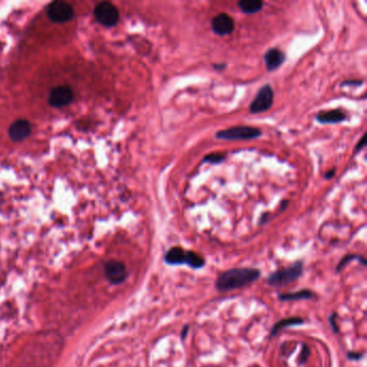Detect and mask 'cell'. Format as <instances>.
Instances as JSON below:
<instances>
[{"label":"cell","mask_w":367,"mask_h":367,"mask_svg":"<svg viewBox=\"0 0 367 367\" xmlns=\"http://www.w3.org/2000/svg\"><path fill=\"white\" fill-rule=\"evenodd\" d=\"M260 269L253 267H237L223 271L215 280V289L219 292H229L242 289L259 280Z\"/></svg>","instance_id":"cell-1"},{"label":"cell","mask_w":367,"mask_h":367,"mask_svg":"<svg viewBox=\"0 0 367 367\" xmlns=\"http://www.w3.org/2000/svg\"><path fill=\"white\" fill-rule=\"evenodd\" d=\"M164 261L167 265H187L192 269H201L205 267L206 260L197 252L191 250H184L181 247H173L164 255Z\"/></svg>","instance_id":"cell-2"},{"label":"cell","mask_w":367,"mask_h":367,"mask_svg":"<svg viewBox=\"0 0 367 367\" xmlns=\"http://www.w3.org/2000/svg\"><path fill=\"white\" fill-rule=\"evenodd\" d=\"M304 264L302 261H296L288 267L278 269L271 273L267 278L266 282L270 287L283 288L296 282L303 276Z\"/></svg>","instance_id":"cell-3"},{"label":"cell","mask_w":367,"mask_h":367,"mask_svg":"<svg viewBox=\"0 0 367 367\" xmlns=\"http://www.w3.org/2000/svg\"><path fill=\"white\" fill-rule=\"evenodd\" d=\"M262 136V132L252 126H234L215 134V138L222 140H252Z\"/></svg>","instance_id":"cell-4"},{"label":"cell","mask_w":367,"mask_h":367,"mask_svg":"<svg viewBox=\"0 0 367 367\" xmlns=\"http://www.w3.org/2000/svg\"><path fill=\"white\" fill-rule=\"evenodd\" d=\"M95 19L105 27H113L118 24L120 13L117 6L111 2H100L94 9Z\"/></svg>","instance_id":"cell-5"},{"label":"cell","mask_w":367,"mask_h":367,"mask_svg":"<svg viewBox=\"0 0 367 367\" xmlns=\"http://www.w3.org/2000/svg\"><path fill=\"white\" fill-rule=\"evenodd\" d=\"M274 103V91L269 84L263 85L251 101L249 110L253 114H259L268 111Z\"/></svg>","instance_id":"cell-6"},{"label":"cell","mask_w":367,"mask_h":367,"mask_svg":"<svg viewBox=\"0 0 367 367\" xmlns=\"http://www.w3.org/2000/svg\"><path fill=\"white\" fill-rule=\"evenodd\" d=\"M46 14L54 23H66L72 19L74 11L70 3L65 1H53L47 6Z\"/></svg>","instance_id":"cell-7"},{"label":"cell","mask_w":367,"mask_h":367,"mask_svg":"<svg viewBox=\"0 0 367 367\" xmlns=\"http://www.w3.org/2000/svg\"><path fill=\"white\" fill-rule=\"evenodd\" d=\"M105 276L112 284L123 283L127 278V268L124 263L117 260H110L105 263Z\"/></svg>","instance_id":"cell-8"},{"label":"cell","mask_w":367,"mask_h":367,"mask_svg":"<svg viewBox=\"0 0 367 367\" xmlns=\"http://www.w3.org/2000/svg\"><path fill=\"white\" fill-rule=\"evenodd\" d=\"M74 98L73 91L71 87L63 85V86H57L54 87L50 93L49 97V104L52 107L55 108H62L65 106L69 105Z\"/></svg>","instance_id":"cell-9"},{"label":"cell","mask_w":367,"mask_h":367,"mask_svg":"<svg viewBox=\"0 0 367 367\" xmlns=\"http://www.w3.org/2000/svg\"><path fill=\"white\" fill-rule=\"evenodd\" d=\"M211 28L216 35L227 36L234 31L235 22L232 16H229L226 13H220L212 18Z\"/></svg>","instance_id":"cell-10"},{"label":"cell","mask_w":367,"mask_h":367,"mask_svg":"<svg viewBox=\"0 0 367 367\" xmlns=\"http://www.w3.org/2000/svg\"><path fill=\"white\" fill-rule=\"evenodd\" d=\"M8 134L12 141H23L30 136L31 124L27 120H16L10 125Z\"/></svg>","instance_id":"cell-11"},{"label":"cell","mask_w":367,"mask_h":367,"mask_svg":"<svg viewBox=\"0 0 367 367\" xmlns=\"http://www.w3.org/2000/svg\"><path fill=\"white\" fill-rule=\"evenodd\" d=\"M285 60V54L279 49L271 47L264 54V62L268 71H274L278 69Z\"/></svg>","instance_id":"cell-12"},{"label":"cell","mask_w":367,"mask_h":367,"mask_svg":"<svg viewBox=\"0 0 367 367\" xmlns=\"http://www.w3.org/2000/svg\"><path fill=\"white\" fill-rule=\"evenodd\" d=\"M316 119L321 124H338L347 119V115L341 109H334V110L320 111L317 114Z\"/></svg>","instance_id":"cell-13"},{"label":"cell","mask_w":367,"mask_h":367,"mask_svg":"<svg viewBox=\"0 0 367 367\" xmlns=\"http://www.w3.org/2000/svg\"><path fill=\"white\" fill-rule=\"evenodd\" d=\"M305 323V320L301 317H290V318H284L282 320L278 321L273 328L270 330V335L269 338L276 337L279 333L287 328H292V326H298L303 325Z\"/></svg>","instance_id":"cell-14"},{"label":"cell","mask_w":367,"mask_h":367,"mask_svg":"<svg viewBox=\"0 0 367 367\" xmlns=\"http://www.w3.org/2000/svg\"><path fill=\"white\" fill-rule=\"evenodd\" d=\"M316 294L308 289H303L296 292H288V293L278 294V298L281 302H293V301H306L315 298Z\"/></svg>","instance_id":"cell-15"},{"label":"cell","mask_w":367,"mask_h":367,"mask_svg":"<svg viewBox=\"0 0 367 367\" xmlns=\"http://www.w3.org/2000/svg\"><path fill=\"white\" fill-rule=\"evenodd\" d=\"M237 5L240 11L246 14H254L262 10L264 3L261 0H240Z\"/></svg>","instance_id":"cell-16"},{"label":"cell","mask_w":367,"mask_h":367,"mask_svg":"<svg viewBox=\"0 0 367 367\" xmlns=\"http://www.w3.org/2000/svg\"><path fill=\"white\" fill-rule=\"evenodd\" d=\"M353 260L359 261V263L361 265H363V266H366V265H367V261H366V259L364 256L360 255V254L350 253V254L345 255L343 259L339 261V263L337 264V266H336V273H341V271L347 266V265H348Z\"/></svg>","instance_id":"cell-17"},{"label":"cell","mask_w":367,"mask_h":367,"mask_svg":"<svg viewBox=\"0 0 367 367\" xmlns=\"http://www.w3.org/2000/svg\"><path fill=\"white\" fill-rule=\"evenodd\" d=\"M224 160H225V154L210 153L203 159V162L210 163V164H219V163H222Z\"/></svg>","instance_id":"cell-18"},{"label":"cell","mask_w":367,"mask_h":367,"mask_svg":"<svg viewBox=\"0 0 367 367\" xmlns=\"http://www.w3.org/2000/svg\"><path fill=\"white\" fill-rule=\"evenodd\" d=\"M310 353H311V351H310L309 347L306 344H303L300 357H298V364H300L301 366H303V365H305L306 363H307L308 359L310 357Z\"/></svg>","instance_id":"cell-19"},{"label":"cell","mask_w":367,"mask_h":367,"mask_svg":"<svg viewBox=\"0 0 367 367\" xmlns=\"http://www.w3.org/2000/svg\"><path fill=\"white\" fill-rule=\"evenodd\" d=\"M364 356H365L364 353L356 351H349L347 353V358H348V360H350V361H360V360H362L364 358Z\"/></svg>","instance_id":"cell-20"},{"label":"cell","mask_w":367,"mask_h":367,"mask_svg":"<svg viewBox=\"0 0 367 367\" xmlns=\"http://www.w3.org/2000/svg\"><path fill=\"white\" fill-rule=\"evenodd\" d=\"M336 319H337V314H336V312H333V314L329 318V322H330V325H331L333 332L336 333V334H338L339 328H338V325L336 323Z\"/></svg>","instance_id":"cell-21"},{"label":"cell","mask_w":367,"mask_h":367,"mask_svg":"<svg viewBox=\"0 0 367 367\" xmlns=\"http://www.w3.org/2000/svg\"><path fill=\"white\" fill-rule=\"evenodd\" d=\"M365 144H366V136L364 135L363 136V137H362V139L361 140H360V142H359V144L357 145V148H356V153L359 151H361L362 150V149H363V147L365 146Z\"/></svg>","instance_id":"cell-22"},{"label":"cell","mask_w":367,"mask_h":367,"mask_svg":"<svg viewBox=\"0 0 367 367\" xmlns=\"http://www.w3.org/2000/svg\"><path fill=\"white\" fill-rule=\"evenodd\" d=\"M188 330H189V325H188V324H186V325L183 326L182 332H181V339H182V341H184L185 337L187 336V334H188Z\"/></svg>","instance_id":"cell-23"},{"label":"cell","mask_w":367,"mask_h":367,"mask_svg":"<svg viewBox=\"0 0 367 367\" xmlns=\"http://www.w3.org/2000/svg\"><path fill=\"white\" fill-rule=\"evenodd\" d=\"M363 83V81H360V80H349V81H345V82L343 83V84H348V85H352V84H355V85H361Z\"/></svg>","instance_id":"cell-24"},{"label":"cell","mask_w":367,"mask_h":367,"mask_svg":"<svg viewBox=\"0 0 367 367\" xmlns=\"http://www.w3.org/2000/svg\"><path fill=\"white\" fill-rule=\"evenodd\" d=\"M225 67H226L225 64H217V65L215 64V65H213V68L216 70H223Z\"/></svg>","instance_id":"cell-25"},{"label":"cell","mask_w":367,"mask_h":367,"mask_svg":"<svg viewBox=\"0 0 367 367\" xmlns=\"http://www.w3.org/2000/svg\"><path fill=\"white\" fill-rule=\"evenodd\" d=\"M334 175H335V171H330V172H328V174H325V178L331 179V178H333V177H334Z\"/></svg>","instance_id":"cell-26"},{"label":"cell","mask_w":367,"mask_h":367,"mask_svg":"<svg viewBox=\"0 0 367 367\" xmlns=\"http://www.w3.org/2000/svg\"><path fill=\"white\" fill-rule=\"evenodd\" d=\"M268 213H265V214H263L262 215V217H261V221H260V224H264V223H266L267 222V217H268Z\"/></svg>","instance_id":"cell-27"},{"label":"cell","mask_w":367,"mask_h":367,"mask_svg":"<svg viewBox=\"0 0 367 367\" xmlns=\"http://www.w3.org/2000/svg\"><path fill=\"white\" fill-rule=\"evenodd\" d=\"M288 203H289V201L288 200H283L282 201V203H281V210H282V211H283V210L285 209V208H287V206H288Z\"/></svg>","instance_id":"cell-28"}]
</instances>
